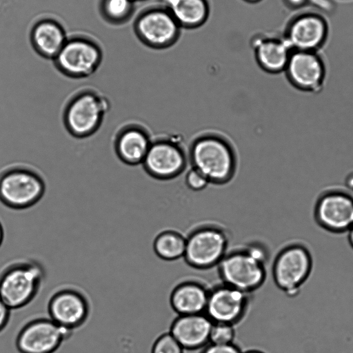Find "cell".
I'll list each match as a JSON object with an SVG mask.
<instances>
[{
	"label": "cell",
	"instance_id": "1",
	"mask_svg": "<svg viewBox=\"0 0 353 353\" xmlns=\"http://www.w3.org/2000/svg\"><path fill=\"white\" fill-rule=\"evenodd\" d=\"M269 256L268 248L259 241L229 250L217 265L221 283L252 294L265 282Z\"/></svg>",
	"mask_w": 353,
	"mask_h": 353
},
{
	"label": "cell",
	"instance_id": "2",
	"mask_svg": "<svg viewBox=\"0 0 353 353\" xmlns=\"http://www.w3.org/2000/svg\"><path fill=\"white\" fill-rule=\"evenodd\" d=\"M110 108L108 97L99 90L91 87L81 88L65 102L63 124L72 137L88 138L100 129Z\"/></svg>",
	"mask_w": 353,
	"mask_h": 353
},
{
	"label": "cell",
	"instance_id": "3",
	"mask_svg": "<svg viewBox=\"0 0 353 353\" xmlns=\"http://www.w3.org/2000/svg\"><path fill=\"white\" fill-rule=\"evenodd\" d=\"M185 237L183 259L188 265L196 270L217 267L230 250V232L218 223L199 224Z\"/></svg>",
	"mask_w": 353,
	"mask_h": 353
},
{
	"label": "cell",
	"instance_id": "4",
	"mask_svg": "<svg viewBox=\"0 0 353 353\" xmlns=\"http://www.w3.org/2000/svg\"><path fill=\"white\" fill-rule=\"evenodd\" d=\"M46 190L42 174L27 164H13L0 173V201L10 209L21 210L34 206Z\"/></svg>",
	"mask_w": 353,
	"mask_h": 353
},
{
	"label": "cell",
	"instance_id": "5",
	"mask_svg": "<svg viewBox=\"0 0 353 353\" xmlns=\"http://www.w3.org/2000/svg\"><path fill=\"white\" fill-rule=\"evenodd\" d=\"M46 278V270L38 261L22 259L13 263L0 276V299L12 310L31 303Z\"/></svg>",
	"mask_w": 353,
	"mask_h": 353
},
{
	"label": "cell",
	"instance_id": "6",
	"mask_svg": "<svg viewBox=\"0 0 353 353\" xmlns=\"http://www.w3.org/2000/svg\"><path fill=\"white\" fill-rule=\"evenodd\" d=\"M190 159L193 168L211 183H224L235 170L234 153L227 141L214 135H205L192 145Z\"/></svg>",
	"mask_w": 353,
	"mask_h": 353
},
{
	"label": "cell",
	"instance_id": "7",
	"mask_svg": "<svg viewBox=\"0 0 353 353\" xmlns=\"http://www.w3.org/2000/svg\"><path fill=\"white\" fill-rule=\"evenodd\" d=\"M103 56L102 48L96 40L87 35L75 34L68 38L53 63L65 77L85 79L98 70Z\"/></svg>",
	"mask_w": 353,
	"mask_h": 353
},
{
	"label": "cell",
	"instance_id": "8",
	"mask_svg": "<svg viewBox=\"0 0 353 353\" xmlns=\"http://www.w3.org/2000/svg\"><path fill=\"white\" fill-rule=\"evenodd\" d=\"M312 256L306 246L291 243L279 251L273 261L272 275L276 286L285 295L294 297L309 278Z\"/></svg>",
	"mask_w": 353,
	"mask_h": 353
},
{
	"label": "cell",
	"instance_id": "9",
	"mask_svg": "<svg viewBox=\"0 0 353 353\" xmlns=\"http://www.w3.org/2000/svg\"><path fill=\"white\" fill-rule=\"evenodd\" d=\"M133 30L138 39L148 48L166 49L174 45L181 28L162 5L149 7L136 17Z\"/></svg>",
	"mask_w": 353,
	"mask_h": 353
},
{
	"label": "cell",
	"instance_id": "10",
	"mask_svg": "<svg viewBox=\"0 0 353 353\" xmlns=\"http://www.w3.org/2000/svg\"><path fill=\"white\" fill-rule=\"evenodd\" d=\"M313 214L316 223L325 230L347 232L353 227V194L339 186L325 188L317 196Z\"/></svg>",
	"mask_w": 353,
	"mask_h": 353
},
{
	"label": "cell",
	"instance_id": "11",
	"mask_svg": "<svg viewBox=\"0 0 353 353\" xmlns=\"http://www.w3.org/2000/svg\"><path fill=\"white\" fill-rule=\"evenodd\" d=\"M72 332L49 317H37L21 327L15 345L19 353H54Z\"/></svg>",
	"mask_w": 353,
	"mask_h": 353
},
{
	"label": "cell",
	"instance_id": "12",
	"mask_svg": "<svg viewBox=\"0 0 353 353\" xmlns=\"http://www.w3.org/2000/svg\"><path fill=\"white\" fill-rule=\"evenodd\" d=\"M251 294L221 283L210 288L205 313L212 323L236 325L248 314Z\"/></svg>",
	"mask_w": 353,
	"mask_h": 353
},
{
	"label": "cell",
	"instance_id": "13",
	"mask_svg": "<svg viewBox=\"0 0 353 353\" xmlns=\"http://www.w3.org/2000/svg\"><path fill=\"white\" fill-rule=\"evenodd\" d=\"M48 317L59 325L73 332L81 327L90 315V303L83 293L73 288H63L50 296Z\"/></svg>",
	"mask_w": 353,
	"mask_h": 353
},
{
	"label": "cell",
	"instance_id": "14",
	"mask_svg": "<svg viewBox=\"0 0 353 353\" xmlns=\"http://www.w3.org/2000/svg\"><path fill=\"white\" fill-rule=\"evenodd\" d=\"M285 72L290 83L300 91L317 94L324 88L325 68L314 52L296 50L291 53Z\"/></svg>",
	"mask_w": 353,
	"mask_h": 353
},
{
	"label": "cell",
	"instance_id": "15",
	"mask_svg": "<svg viewBox=\"0 0 353 353\" xmlns=\"http://www.w3.org/2000/svg\"><path fill=\"white\" fill-rule=\"evenodd\" d=\"M185 161L179 145L160 139L151 143L141 165L150 175L164 180L178 176L184 170Z\"/></svg>",
	"mask_w": 353,
	"mask_h": 353
},
{
	"label": "cell",
	"instance_id": "16",
	"mask_svg": "<svg viewBox=\"0 0 353 353\" xmlns=\"http://www.w3.org/2000/svg\"><path fill=\"white\" fill-rule=\"evenodd\" d=\"M152 142L149 134L140 124L125 123L114 134L113 148L117 158L124 164H142Z\"/></svg>",
	"mask_w": 353,
	"mask_h": 353
},
{
	"label": "cell",
	"instance_id": "17",
	"mask_svg": "<svg viewBox=\"0 0 353 353\" xmlns=\"http://www.w3.org/2000/svg\"><path fill=\"white\" fill-rule=\"evenodd\" d=\"M327 24L316 14H305L294 19L286 30L285 40L296 50L314 52L326 39Z\"/></svg>",
	"mask_w": 353,
	"mask_h": 353
},
{
	"label": "cell",
	"instance_id": "18",
	"mask_svg": "<svg viewBox=\"0 0 353 353\" xmlns=\"http://www.w3.org/2000/svg\"><path fill=\"white\" fill-rule=\"evenodd\" d=\"M212 325V321L204 313L178 315L168 332L185 350H196L209 343Z\"/></svg>",
	"mask_w": 353,
	"mask_h": 353
},
{
	"label": "cell",
	"instance_id": "19",
	"mask_svg": "<svg viewBox=\"0 0 353 353\" xmlns=\"http://www.w3.org/2000/svg\"><path fill=\"white\" fill-rule=\"evenodd\" d=\"M68 37L63 25L52 17L39 19L32 26L30 41L34 50L41 57L54 60Z\"/></svg>",
	"mask_w": 353,
	"mask_h": 353
},
{
	"label": "cell",
	"instance_id": "20",
	"mask_svg": "<svg viewBox=\"0 0 353 353\" xmlns=\"http://www.w3.org/2000/svg\"><path fill=\"white\" fill-rule=\"evenodd\" d=\"M210 288L201 281L188 279L177 284L171 290L169 302L178 315L205 313Z\"/></svg>",
	"mask_w": 353,
	"mask_h": 353
},
{
	"label": "cell",
	"instance_id": "21",
	"mask_svg": "<svg viewBox=\"0 0 353 353\" xmlns=\"http://www.w3.org/2000/svg\"><path fill=\"white\" fill-rule=\"evenodd\" d=\"M252 46L256 61L264 71L272 74L285 71L292 49L285 39L257 37Z\"/></svg>",
	"mask_w": 353,
	"mask_h": 353
},
{
	"label": "cell",
	"instance_id": "22",
	"mask_svg": "<svg viewBox=\"0 0 353 353\" xmlns=\"http://www.w3.org/2000/svg\"><path fill=\"white\" fill-rule=\"evenodd\" d=\"M161 3L181 28L201 27L210 15L208 0H161Z\"/></svg>",
	"mask_w": 353,
	"mask_h": 353
},
{
	"label": "cell",
	"instance_id": "23",
	"mask_svg": "<svg viewBox=\"0 0 353 353\" xmlns=\"http://www.w3.org/2000/svg\"><path fill=\"white\" fill-rule=\"evenodd\" d=\"M185 244V235L176 230L165 229L155 236L152 248L159 259L174 261L183 258Z\"/></svg>",
	"mask_w": 353,
	"mask_h": 353
},
{
	"label": "cell",
	"instance_id": "24",
	"mask_svg": "<svg viewBox=\"0 0 353 353\" xmlns=\"http://www.w3.org/2000/svg\"><path fill=\"white\" fill-rule=\"evenodd\" d=\"M136 8L134 0H99V11L101 17L108 23L121 25L133 16Z\"/></svg>",
	"mask_w": 353,
	"mask_h": 353
},
{
	"label": "cell",
	"instance_id": "25",
	"mask_svg": "<svg viewBox=\"0 0 353 353\" xmlns=\"http://www.w3.org/2000/svg\"><path fill=\"white\" fill-rule=\"evenodd\" d=\"M235 336V325L223 323H212L209 343L217 345L231 344L234 343Z\"/></svg>",
	"mask_w": 353,
	"mask_h": 353
},
{
	"label": "cell",
	"instance_id": "26",
	"mask_svg": "<svg viewBox=\"0 0 353 353\" xmlns=\"http://www.w3.org/2000/svg\"><path fill=\"white\" fill-rule=\"evenodd\" d=\"M184 348L169 332L160 334L151 348V353H184Z\"/></svg>",
	"mask_w": 353,
	"mask_h": 353
},
{
	"label": "cell",
	"instance_id": "27",
	"mask_svg": "<svg viewBox=\"0 0 353 353\" xmlns=\"http://www.w3.org/2000/svg\"><path fill=\"white\" fill-rule=\"evenodd\" d=\"M185 178L186 185L195 192L205 189L210 183L201 172L193 167L186 173Z\"/></svg>",
	"mask_w": 353,
	"mask_h": 353
},
{
	"label": "cell",
	"instance_id": "28",
	"mask_svg": "<svg viewBox=\"0 0 353 353\" xmlns=\"http://www.w3.org/2000/svg\"><path fill=\"white\" fill-rule=\"evenodd\" d=\"M243 350L235 343L228 345H217L209 343L200 353H242Z\"/></svg>",
	"mask_w": 353,
	"mask_h": 353
},
{
	"label": "cell",
	"instance_id": "29",
	"mask_svg": "<svg viewBox=\"0 0 353 353\" xmlns=\"http://www.w3.org/2000/svg\"><path fill=\"white\" fill-rule=\"evenodd\" d=\"M10 311L11 310L0 299V332L8 325Z\"/></svg>",
	"mask_w": 353,
	"mask_h": 353
},
{
	"label": "cell",
	"instance_id": "30",
	"mask_svg": "<svg viewBox=\"0 0 353 353\" xmlns=\"http://www.w3.org/2000/svg\"><path fill=\"white\" fill-rule=\"evenodd\" d=\"M346 188L353 194V171L345 178Z\"/></svg>",
	"mask_w": 353,
	"mask_h": 353
},
{
	"label": "cell",
	"instance_id": "31",
	"mask_svg": "<svg viewBox=\"0 0 353 353\" xmlns=\"http://www.w3.org/2000/svg\"><path fill=\"white\" fill-rule=\"evenodd\" d=\"M347 239H348V242L350 245V246L352 247V248L353 249V227H352L349 231L347 232Z\"/></svg>",
	"mask_w": 353,
	"mask_h": 353
},
{
	"label": "cell",
	"instance_id": "32",
	"mask_svg": "<svg viewBox=\"0 0 353 353\" xmlns=\"http://www.w3.org/2000/svg\"><path fill=\"white\" fill-rule=\"evenodd\" d=\"M287 2L292 6H297L303 3L305 0H286Z\"/></svg>",
	"mask_w": 353,
	"mask_h": 353
},
{
	"label": "cell",
	"instance_id": "33",
	"mask_svg": "<svg viewBox=\"0 0 353 353\" xmlns=\"http://www.w3.org/2000/svg\"><path fill=\"white\" fill-rule=\"evenodd\" d=\"M242 353H266L264 351L259 350V349H249L245 351H243Z\"/></svg>",
	"mask_w": 353,
	"mask_h": 353
},
{
	"label": "cell",
	"instance_id": "34",
	"mask_svg": "<svg viewBox=\"0 0 353 353\" xmlns=\"http://www.w3.org/2000/svg\"><path fill=\"white\" fill-rule=\"evenodd\" d=\"M3 237H4L3 228L2 225H1V223L0 222V246L2 244L3 240Z\"/></svg>",
	"mask_w": 353,
	"mask_h": 353
},
{
	"label": "cell",
	"instance_id": "35",
	"mask_svg": "<svg viewBox=\"0 0 353 353\" xmlns=\"http://www.w3.org/2000/svg\"><path fill=\"white\" fill-rule=\"evenodd\" d=\"M243 1L250 3H258L259 1H260L261 0H243Z\"/></svg>",
	"mask_w": 353,
	"mask_h": 353
},
{
	"label": "cell",
	"instance_id": "36",
	"mask_svg": "<svg viewBox=\"0 0 353 353\" xmlns=\"http://www.w3.org/2000/svg\"><path fill=\"white\" fill-rule=\"evenodd\" d=\"M134 1H135L137 2V1H145V0H134Z\"/></svg>",
	"mask_w": 353,
	"mask_h": 353
}]
</instances>
